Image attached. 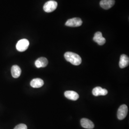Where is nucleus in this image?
I'll return each instance as SVG.
<instances>
[{"label": "nucleus", "mask_w": 129, "mask_h": 129, "mask_svg": "<svg viewBox=\"0 0 129 129\" xmlns=\"http://www.w3.org/2000/svg\"><path fill=\"white\" fill-rule=\"evenodd\" d=\"M81 126L85 129H92L94 128V124L92 121L86 118H83L80 120Z\"/></svg>", "instance_id": "nucleus-9"}, {"label": "nucleus", "mask_w": 129, "mask_h": 129, "mask_svg": "<svg viewBox=\"0 0 129 129\" xmlns=\"http://www.w3.org/2000/svg\"><path fill=\"white\" fill-rule=\"evenodd\" d=\"M44 84V81L41 78L33 79L30 82L31 86L34 88H39L42 87Z\"/></svg>", "instance_id": "nucleus-13"}, {"label": "nucleus", "mask_w": 129, "mask_h": 129, "mask_svg": "<svg viewBox=\"0 0 129 129\" xmlns=\"http://www.w3.org/2000/svg\"><path fill=\"white\" fill-rule=\"evenodd\" d=\"M57 3L53 0L47 2L44 5L43 9L46 13H51L54 11L57 8Z\"/></svg>", "instance_id": "nucleus-2"}, {"label": "nucleus", "mask_w": 129, "mask_h": 129, "mask_svg": "<svg viewBox=\"0 0 129 129\" xmlns=\"http://www.w3.org/2000/svg\"><path fill=\"white\" fill-rule=\"evenodd\" d=\"M64 95L66 98L72 101H77L79 98V95L74 91H66Z\"/></svg>", "instance_id": "nucleus-12"}, {"label": "nucleus", "mask_w": 129, "mask_h": 129, "mask_svg": "<svg viewBox=\"0 0 129 129\" xmlns=\"http://www.w3.org/2000/svg\"><path fill=\"white\" fill-rule=\"evenodd\" d=\"M11 74L14 78H18L21 74V68L17 65H14L11 68Z\"/></svg>", "instance_id": "nucleus-14"}, {"label": "nucleus", "mask_w": 129, "mask_h": 129, "mask_svg": "<svg viewBox=\"0 0 129 129\" xmlns=\"http://www.w3.org/2000/svg\"><path fill=\"white\" fill-rule=\"evenodd\" d=\"M100 4L103 9H109L115 4V0H102Z\"/></svg>", "instance_id": "nucleus-7"}, {"label": "nucleus", "mask_w": 129, "mask_h": 129, "mask_svg": "<svg viewBox=\"0 0 129 129\" xmlns=\"http://www.w3.org/2000/svg\"><path fill=\"white\" fill-rule=\"evenodd\" d=\"M14 129H27V127L26 125L22 123L15 126Z\"/></svg>", "instance_id": "nucleus-15"}, {"label": "nucleus", "mask_w": 129, "mask_h": 129, "mask_svg": "<svg viewBox=\"0 0 129 129\" xmlns=\"http://www.w3.org/2000/svg\"><path fill=\"white\" fill-rule=\"evenodd\" d=\"M129 64V58L127 55L123 54L120 57L119 66L120 68L123 69L127 67Z\"/></svg>", "instance_id": "nucleus-10"}, {"label": "nucleus", "mask_w": 129, "mask_h": 129, "mask_svg": "<svg viewBox=\"0 0 129 129\" xmlns=\"http://www.w3.org/2000/svg\"><path fill=\"white\" fill-rule=\"evenodd\" d=\"M128 107L125 104L120 106L117 112V117L119 120H122L126 117L128 113Z\"/></svg>", "instance_id": "nucleus-4"}, {"label": "nucleus", "mask_w": 129, "mask_h": 129, "mask_svg": "<svg viewBox=\"0 0 129 129\" xmlns=\"http://www.w3.org/2000/svg\"><path fill=\"white\" fill-rule=\"evenodd\" d=\"M108 90L102 88L100 87H97L94 88L92 90V94L95 96H105L108 94Z\"/></svg>", "instance_id": "nucleus-8"}, {"label": "nucleus", "mask_w": 129, "mask_h": 129, "mask_svg": "<svg viewBox=\"0 0 129 129\" xmlns=\"http://www.w3.org/2000/svg\"><path fill=\"white\" fill-rule=\"evenodd\" d=\"M82 24V21L79 18H73L68 20L65 25L69 27H78Z\"/></svg>", "instance_id": "nucleus-5"}, {"label": "nucleus", "mask_w": 129, "mask_h": 129, "mask_svg": "<svg viewBox=\"0 0 129 129\" xmlns=\"http://www.w3.org/2000/svg\"><path fill=\"white\" fill-rule=\"evenodd\" d=\"M29 45V41L26 39H23L19 40L17 42L16 46V48L19 52H23L27 49Z\"/></svg>", "instance_id": "nucleus-3"}, {"label": "nucleus", "mask_w": 129, "mask_h": 129, "mask_svg": "<svg viewBox=\"0 0 129 129\" xmlns=\"http://www.w3.org/2000/svg\"><path fill=\"white\" fill-rule=\"evenodd\" d=\"M48 64V60L46 57H41L38 58L35 62V66L37 68H45Z\"/></svg>", "instance_id": "nucleus-11"}, {"label": "nucleus", "mask_w": 129, "mask_h": 129, "mask_svg": "<svg viewBox=\"0 0 129 129\" xmlns=\"http://www.w3.org/2000/svg\"><path fill=\"white\" fill-rule=\"evenodd\" d=\"M93 40L100 46L104 45L106 43V39L104 37H103L102 34L101 32H97L95 34L93 37Z\"/></svg>", "instance_id": "nucleus-6"}, {"label": "nucleus", "mask_w": 129, "mask_h": 129, "mask_svg": "<svg viewBox=\"0 0 129 129\" xmlns=\"http://www.w3.org/2000/svg\"><path fill=\"white\" fill-rule=\"evenodd\" d=\"M64 58L72 64L78 66L81 63L82 59L79 55L73 52H68L64 54Z\"/></svg>", "instance_id": "nucleus-1"}]
</instances>
